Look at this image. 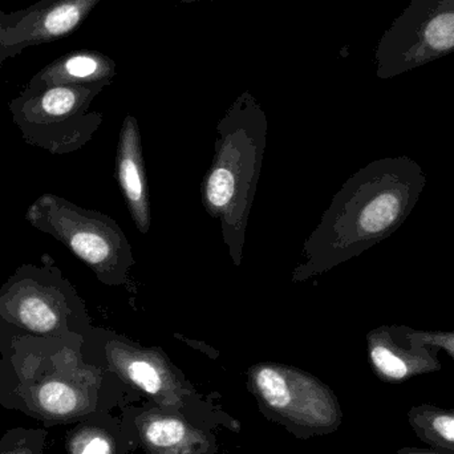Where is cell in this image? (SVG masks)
Returning <instances> with one entry per match:
<instances>
[{
  "instance_id": "obj_1",
  "label": "cell",
  "mask_w": 454,
  "mask_h": 454,
  "mask_svg": "<svg viewBox=\"0 0 454 454\" xmlns=\"http://www.w3.org/2000/svg\"><path fill=\"white\" fill-rule=\"evenodd\" d=\"M427 176L410 157L376 160L352 175L301 247L294 283L325 274L391 237L410 217Z\"/></svg>"
},
{
  "instance_id": "obj_2",
  "label": "cell",
  "mask_w": 454,
  "mask_h": 454,
  "mask_svg": "<svg viewBox=\"0 0 454 454\" xmlns=\"http://www.w3.org/2000/svg\"><path fill=\"white\" fill-rule=\"evenodd\" d=\"M84 336L12 339L0 351V407L45 427L68 426L119 403L124 384L82 354Z\"/></svg>"
},
{
  "instance_id": "obj_3",
  "label": "cell",
  "mask_w": 454,
  "mask_h": 454,
  "mask_svg": "<svg viewBox=\"0 0 454 454\" xmlns=\"http://www.w3.org/2000/svg\"><path fill=\"white\" fill-rule=\"evenodd\" d=\"M266 143V116L253 98H239L218 124L215 156L202 181V205L220 223L235 266L242 263Z\"/></svg>"
},
{
  "instance_id": "obj_4",
  "label": "cell",
  "mask_w": 454,
  "mask_h": 454,
  "mask_svg": "<svg viewBox=\"0 0 454 454\" xmlns=\"http://www.w3.org/2000/svg\"><path fill=\"white\" fill-rule=\"evenodd\" d=\"M82 354L157 407L181 413L207 428L212 420L226 427L217 419V413H226L207 402L159 347H144L119 333L92 327L84 336Z\"/></svg>"
},
{
  "instance_id": "obj_5",
  "label": "cell",
  "mask_w": 454,
  "mask_h": 454,
  "mask_svg": "<svg viewBox=\"0 0 454 454\" xmlns=\"http://www.w3.org/2000/svg\"><path fill=\"white\" fill-rule=\"evenodd\" d=\"M90 328L84 301L52 262L23 264L0 287V351L20 336L76 338Z\"/></svg>"
},
{
  "instance_id": "obj_6",
  "label": "cell",
  "mask_w": 454,
  "mask_h": 454,
  "mask_svg": "<svg viewBox=\"0 0 454 454\" xmlns=\"http://www.w3.org/2000/svg\"><path fill=\"white\" fill-rule=\"evenodd\" d=\"M24 220L67 246L92 270L98 282L112 287L129 285L135 256L114 218L44 193L29 205Z\"/></svg>"
},
{
  "instance_id": "obj_7",
  "label": "cell",
  "mask_w": 454,
  "mask_h": 454,
  "mask_svg": "<svg viewBox=\"0 0 454 454\" xmlns=\"http://www.w3.org/2000/svg\"><path fill=\"white\" fill-rule=\"evenodd\" d=\"M246 386L266 420L298 440L328 436L343 424L335 392L301 368L262 362L248 368Z\"/></svg>"
},
{
  "instance_id": "obj_8",
  "label": "cell",
  "mask_w": 454,
  "mask_h": 454,
  "mask_svg": "<svg viewBox=\"0 0 454 454\" xmlns=\"http://www.w3.org/2000/svg\"><path fill=\"white\" fill-rule=\"evenodd\" d=\"M106 85H50L23 90L8 108L28 145L52 154H69L87 145L103 124L90 104Z\"/></svg>"
},
{
  "instance_id": "obj_9",
  "label": "cell",
  "mask_w": 454,
  "mask_h": 454,
  "mask_svg": "<svg viewBox=\"0 0 454 454\" xmlns=\"http://www.w3.org/2000/svg\"><path fill=\"white\" fill-rule=\"evenodd\" d=\"M454 52V0H412L376 50L378 76L392 79Z\"/></svg>"
},
{
  "instance_id": "obj_10",
  "label": "cell",
  "mask_w": 454,
  "mask_h": 454,
  "mask_svg": "<svg viewBox=\"0 0 454 454\" xmlns=\"http://www.w3.org/2000/svg\"><path fill=\"white\" fill-rule=\"evenodd\" d=\"M100 0H40L31 7L0 16V43L5 58L32 45L74 34Z\"/></svg>"
},
{
  "instance_id": "obj_11",
  "label": "cell",
  "mask_w": 454,
  "mask_h": 454,
  "mask_svg": "<svg viewBox=\"0 0 454 454\" xmlns=\"http://www.w3.org/2000/svg\"><path fill=\"white\" fill-rule=\"evenodd\" d=\"M145 454H218L217 436L207 427L157 405L127 407L121 416Z\"/></svg>"
},
{
  "instance_id": "obj_12",
  "label": "cell",
  "mask_w": 454,
  "mask_h": 454,
  "mask_svg": "<svg viewBox=\"0 0 454 454\" xmlns=\"http://www.w3.org/2000/svg\"><path fill=\"white\" fill-rule=\"evenodd\" d=\"M368 362L379 380L402 384L442 370L440 349L423 343L407 325H384L367 333Z\"/></svg>"
},
{
  "instance_id": "obj_13",
  "label": "cell",
  "mask_w": 454,
  "mask_h": 454,
  "mask_svg": "<svg viewBox=\"0 0 454 454\" xmlns=\"http://www.w3.org/2000/svg\"><path fill=\"white\" fill-rule=\"evenodd\" d=\"M116 176L130 217L141 234L152 226L151 202L140 128L133 116L125 117L117 145Z\"/></svg>"
},
{
  "instance_id": "obj_14",
  "label": "cell",
  "mask_w": 454,
  "mask_h": 454,
  "mask_svg": "<svg viewBox=\"0 0 454 454\" xmlns=\"http://www.w3.org/2000/svg\"><path fill=\"white\" fill-rule=\"evenodd\" d=\"M116 64L98 51H72L37 72L24 90H35L50 85L111 84Z\"/></svg>"
},
{
  "instance_id": "obj_15",
  "label": "cell",
  "mask_w": 454,
  "mask_h": 454,
  "mask_svg": "<svg viewBox=\"0 0 454 454\" xmlns=\"http://www.w3.org/2000/svg\"><path fill=\"white\" fill-rule=\"evenodd\" d=\"M67 454H128L136 450L121 419L98 412L72 424L64 437Z\"/></svg>"
},
{
  "instance_id": "obj_16",
  "label": "cell",
  "mask_w": 454,
  "mask_h": 454,
  "mask_svg": "<svg viewBox=\"0 0 454 454\" xmlns=\"http://www.w3.org/2000/svg\"><path fill=\"white\" fill-rule=\"evenodd\" d=\"M408 423L421 442L434 450L454 454V408L424 403L411 408Z\"/></svg>"
},
{
  "instance_id": "obj_17",
  "label": "cell",
  "mask_w": 454,
  "mask_h": 454,
  "mask_svg": "<svg viewBox=\"0 0 454 454\" xmlns=\"http://www.w3.org/2000/svg\"><path fill=\"white\" fill-rule=\"evenodd\" d=\"M48 432L44 428L8 429L0 437V454H43Z\"/></svg>"
},
{
  "instance_id": "obj_18",
  "label": "cell",
  "mask_w": 454,
  "mask_h": 454,
  "mask_svg": "<svg viewBox=\"0 0 454 454\" xmlns=\"http://www.w3.org/2000/svg\"><path fill=\"white\" fill-rule=\"evenodd\" d=\"M413 335L429 346L445 351L454 360V330L453 331H424L413 330Z\"/></svg>"
},
{
  "instance_id": "obj_19",
  "label": "cell",
  "mask_w": 454,
  "mask_h": 454,
  "mask_svg": "<svg viewBox=\"0 0 454 454\" xmlns=\"http://www.w3.org/2000/svg\"><path fill=\"white\" fill-rule=\"evenodd\" d=\"M397 454H450L442 452V450H434V448H416L404 447L397 450Z\"/></svg>"
},
{
  "instance_id": "obj_20",
  "label": "cell",
  "mask_w": 454,
  "mask_h": 454,
  "mask_svg": "<svg viewBox=\"0 0 454 454\" xmlns=\"http://www.w3.org/2000/svg\"><path fill=\"white\" fill-rule=\"evenodd\" d=\"M0 16H2V10H0ZM7 60L5 58L4 51H3L2 43H0V66H2L3 61Z\"/></svg>"
},
{
  "instance_id": "obj_21",
  "label": "cell",
  "mask_w": 454,
  "mask_h": 454,
  "mask_svg": "<svg viewBox=\"0 0 454 454\" xmlns=\"http://www.w3.org/2000/svg\"><path fill=\"white\" fill-rule=\"evenodd\" d=\"M288 454H290V453H288Z\"/></svg>"
}]
</instances>
